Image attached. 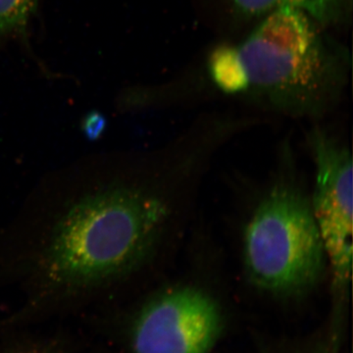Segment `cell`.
<instances>
[{"instance_id": "cell-3", "label": "cell", "mask_w": 353, "mask_h": 353, "mask_svg": "<svg viewBox=\"0 0 353 353\" xmlns=\"http://www.w3.org/2000/svg\"><path fill=\"white\" fill-rule=\"evenodd\" d=\"M288 165L253 209L243 240L250 284L283 299L308 294L328 270L310 196Z\"/></svg>"}, {"instance_id": "cell-4", "label": "cell", "mask_w": 353, "mask_h": 353, "mask_svg": "<svg viewBox=\"0 0 353 353\" xmlns=\"http://www.w3.org/2000/svg\"><path fill=\"white\" fill-rule=\"evenodd\" d=\"M315 164L311 206L321 236L336 303L347 299L352 275V157L350 148L316 128L309 134Z\"/></svg>"}, {"instance_id": "cell-7", "label": "cell", "mask_w": 353, "mask_h": 353, "mask_svg": "<svg viewBox=\"0 0 353 353\" xmlns=\"http://www.w3.org/2000/svg\"><path fill=\"white\" fill-rule=\"evenodd\" d=\"M39 0H0V43L19 39L28 44V32Z\"/></svg>"}, {"instance_id": "cell-2", "label": "cell", "mask_w": 353, "mask_h": 353, "mask_svg": "<svg viewBox=\"0 0 353 353\" xmlns=\"http://www.w3.org/2000/svg\"><path fill=\"white\" fill-rule=\"evenodd\" d=\"M233 43L241 99L285 115L320 118L341 101L352 71L347 48L308 14L272 11Z\"/></svg>"}, {"instance_id": "cell-8", "label": "cell", "mask_w": 353, "mask_h": 353, "mask_svg": "<svg viewBox=\"0 0 353 353\" xmlns=\"http://www.w3.org/2000/svg\"><path fill=\"white\" fill-rule=\"evenodd\" d=\"M108 127L106 118L99 111L87 114L82 122V131L88 139L95 141L101 138Z\"/></svg>"}, {"instance_id": "cell-1", "label": "cell", "mask_w": 353, "mask_h": 353, "mask_svg": "<svg viewBox=\"0 0 353 353\" xmlns=\"http://www.w3.org/2000/svg\"><path fill=\"white\" fill-rule=\"evenodd\" d=\"M157 171L129 157H88L51 173L0 243V276L46 294L111 289L157 259L176 214Z\"/></svg>"}, {"instance_id": "cell-9", "label": "cell", "mask_w": 353, "mask_h": 353, "mask_svg": "<svg viewBox=\"0 0 353 353\" xmlns=\"http://www.w3.org/2000/svg\"><path fill=\"white\" fill-rule=\"evenodd\" d=\"M305 353H338L336 352V345L333 343H323L312 350Z\"/></svg>"}, {"instance_id": "cell-5", "label": "cell", "mask_w": 353, "mask_h": 353, "mask_svg": "<svg viewBox=\"0 0 353 353\" xmlns=\"http://www.w3.org/2000/svg\"><path fill=\"white\" fill-rule=\"evenodd\" d=\"M222 330L214 299L194 285L168 288L148 299L132 328L134 353H210Z\"/></svg>"}, {"instance_id": "cell-6", "label": "cell", "mask_w": 353, "mask_h": 353, "mask_svg": "<svg viewBox=\"0 0 353 353\" xmlns=\"http://www.w3.org/2000/svg\"><path fill=\"white\" fill-rule=\"evenodd\" d=\"M221 24L232 29L257 22L272 11L290 7L308 14L326 29L352 24V0H196Z\"/></svg>"}]
</instances>
